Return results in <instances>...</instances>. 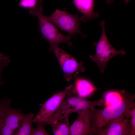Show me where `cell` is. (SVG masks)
<instances>
[{
  "label": "cell",
  "mask_w": 135,
  "mask_h": 135,
  "mask_svg": "<svg viewBox=\"0 0 135 135\" xmlns=\"http://www.w3.org/2000/svg\"><path fill=\"white\" fill-rule=\"evenodd\" d=\"M122 99L117 103L102 109L90 108L92 126L90 135H96L98 131L107 125L125 118H130V111L135 107V95L122 90Z\"/></svg>",
  "instance_id": "cell-1"
},
{
  "label": "cell",
  "mask_w": 135,
  "mask_h": 135,
  "mask_svg": "<svg viewBox=\"0 0 135 135\" xmlns=\"http://www.w3.org/2000/svg\"><path fill=\"white\" fill-rule=\"evenodd\" d=\"M103 102L102 99L90 101L78 96L76 89L73 86L55 114L52 124L62 115L66 113L70 114L77 112L97 105L101 106Z\"/></svg>",
  "instance_id": "cell-2"
},
{
  "label": "cell",
  "mask_w": 135,
  "mask_h": 135,
  "mask_svg": "<svg viewBox=\"0 0 135 135\" xmlns=\"http://www.w3.org/2000/svg\"><path fill=\"white\" fill-rule=\"evenodd\" d=\"M11 100L5 98L2 101L0 113V135H14L25 114L21 110L14 109L10 106Z\"/></svg>",
  "instance_id": "cell-3"
},
{
  "label": "cell",
  "mask_w": 135,
  "mask_h": 135,
  "mask_svg": "<svg viewBox=\"0 0 135 135\" xmlns=\"http://www.w3.org/2000/svg\"><path fill=\"white\" fill-rule=\"evenodd\" d=\"M100 25L102 31L100 40L98 42L94 44L96 47V54L94 56L90 55L89 57L97 64L101 72H103L111 58L119 54H124L126 52L123 50H116L112 47L109 42L106 33L104 22L102 21Z\"/></svg>",
  "instance_id": "cell-4"
},
{
  "label": "cell",
  "mask_w": 135,
  "mask_h": 135,
  "mask_svg": "<svg viewBox=\"0 0 135 135\" xmlns=\"http://www.w3.org/2000/svg\"><path fill=\"white\" fill-rule=\"evenodd\" d=\"M36 16L38 20V29L42 35V38L45 39L48 42L50 52L61 43L66 44L69 46L72 45L70 41L71 35L62 34L52 22L47 19L42 12L38 14Z\"/></svg>",
  "instance_id": "cell-5"
},
{
  "label": "cell",
  "mask_w": 135,
  "mask_h": 135,
  "mask_svg": "<svg viewBox=\"0 0 135 135\" xmlns=\"http://www.w3.org/2000/svg\"><path fill=\"white\" fill-rule=\"evenodd\" d=\"M73 86L71 84L68 86L63 91L54 94L47 100L41 106L33 122H42L46 125H51L55 114Z\"/></svg>",
  "instance_id": "cell-6"
},
{
  "label": "cell",
  "mask_w": 135,
  "mask_h": 135,
  "mask_svg": "<svg viewBox=\"0 0 135 135\" xmlns=\"http://www.w3.org/2000/svg\"><path fill=\"white\" fill-rule=\"evenodd\" d=\"M46 17L49 21L54 23L60 29L70 35L78 34L83 37H86L80 30V21L78 12L73 15L67 13L66 9L62 10L56 9L51 15Z\"/></svg>",
  "instance_id": "cell-7"
},
{
  "label": "cell",
  "mask_w": 135,
  "mask_h": 135,
  "mask_svg": "<svg viewBox=\"0 0 135 135\" xmlns=\"http://www.w3.org/2000/svg\"><path fill=\"white\" fill-rule=\"evenodd\" d=\"M52 52L57 58L64 72V77L67 81H71L79 73L85 70L82 62H78L72 56L58 46L54 48Z\"/></svg>",
  "instance_id": "cell-8"
},
{
  "label": "cell",
  "mask_w": 135,
  "mask_h": 135,
  "mask_svg": "<svg viewBox=\"0 0 135 135\" xmlns=\"http://www.w3.org/2000/svg\"><path fill=\"white\" fill-rule=\"evenodd\" d=\"M77 116L70 126V135H90L92 126L90 108L78 112Z\"/></svg>",
  "instance_id": "cell-9"
},
{
  "label": "cell",
  "mask_w": 135,
  "mask_h": 135,
  "mask_svg": "<svg viewBox=\"0 0 135 135\" xmlns=\"http://www.w3.org/2000/svg\"><path fill=\"white\" fill-rule=\"evenodd\" d=\"M129 118L110 123L99 130L96 135H131L132 128Z\"/></svg>",
  "instance_id": "cell-10"
},
{
  "label": "cell",
  "mask_w": 135,
  "mask_h": 135,
  "mask_svg": "<svg viewBox=\"0 0 135 135\" xmlns=\"http://www.w3.org/2000/svg\"><path fill=\"white\" fill-rule=\"evenodd\" d=\"M94 0H72V3L84 16L80 18V21H85L98 17L99 13L94 11Z\"/></svg>",
  "instance_id": "cell-11"
},
{
  "label": "cell",
  "mask_w": 135,
  "mask_h": 135,
  "mask_svg": "<svg viewBox=\"0 0 135 135\" xmlns=\"http://www.w3.org/2000/svg\"><path fill=\"white\" fill-rule=\"evenodd\" d=\"M70 114L66 113L60 116L51 124L53 134L70 135Z\"/></svg>",
  "instance_id": "cell-12"
},
{
  "label": "cell",
  "mask_w": 135,
  "mask_h": 135,
  "mask_svg": "<svg viewBox=\"0 0 135 135\" xmlns=\"http://www.w3.org/2000/svg\"><path fill=\"white\" fill-rule=\"evenodd\" d=\"M34 115L33 112L25 114L14 135H32L34 129L32 125Z\"/></svg>",
  "instance_id": "cell-13"
},
{
  "label": "cell",
  "mask_w": 135,
  "mask_h": 135,
  "mask_svg": "<svg viewBox=\"0 0 135 135\" xmlns=\"http://www.w3.org/2000/svg\"><path fill=\"white\" fill-rule=\"evenodd\" d=\"M42 2V0H20L18 5L23 8L28 9L30 15L36 16L43 12Z\"/></svg>",
  "instance_id": "cell-14"
},
{
  "label": "cell",
  "mask_w": 135,
  "mask_h": 135,
  "mask_svg": "<svg viewBox=\"0 0 135 135\" xmlns=\"http://www.w3.org/2000/svg\"><path fill=\"white\" fill-rule=\"evenodd\" d=\"M75 84L78 96L82 97L88 96L97 90L90 82L86 80L77 78Z\"/></svg>",
  "instance_id": "cell-15"
},
{
  "label": "cell",
  "mask_w": 135,
  "mask_h": 135,
  "mask_svg": "<svg viewBox=\"0 0 135 135\" xmlns=\"http://www.w3.org/2000/svg\"><path fill=\"white\" fill-rule=\"evenodd\" d=\"M122 99L120 92L110 91L107 92L105 96V103L106 106L112 105L118 103Z\"/></svg>",
  "instance_id": "cell-16"
},
{
  "label": "cell",
  "mask_w": 135,
  "mask_h": 135,
  "mask_svg": "<svg viewBox=\"0 0 135 135\" xmlns=\"http://www.w3.org/2000/svg\"><path fill=\"white\" fill-rule=\"evenodd\" d=\"M37 126L34 128L32 135H48L49 134L46 130L45 126L46 125L42 122H36Z\"/></svg>",
  "instance_id": "cell-17"
},
{
  "label": "cell",
  "mask_w": 135,
  "mask_h": 135,
  "mask_svg": "<svg viewBox=\"0 0 135 135\" xmlns=\"http://www.w3.org/2000/svg\"><path fill=\"white\" fill-rule=\"evenodd\" d=\"M10 61V56H5L2 53H0V85L3 84L4 83L0 79L1 74L3 68L8 65V64Z\"/></svg>",
  "instance_id": "cell-18"
},
{
  "label": "cell",
  "mask_w": 135,
  "mask_h": 135,
  "mask_svg": "<svg viewBox=\"0 0 135 135\" xmlns=\"http://www.w3.org/2000/svg\"><path fill=\"white\" fill-rule=\"evenodd\" d=\"M130 115L131 118L130 122L132 128L131 135L135 134V108H132L130 111Z\"/></svg>",
  "instance_id": "cell-19"
},
{
  "label": "cell",
  "mask_w": 135,
  "mask_h": 135,
  "mask_svg": "<svg viewBox=\"0 0 135 135\" xmlns=\"http://www.w3.org/2000/svg\"><path fill=\"white\" fill-rule=\"evenodd\" d=\"M126 4L128 3L130 0H124ZM112 0H106V2L108 3H110L112 2Z\"/></svg>",
  "instance_id": "cell-20"
},
{
  "label": "cell",
  "mask_w": 135,
  "mask_h": 135,
  "mask_svg": "<svg viewBox=\"0 0 135 135\" xmlns=\"http://www.w3.org/2000/svg\"><path fill=\"white\" fill-rule=\"evenodd\" d=\"M2 102H0V112L2 108Z\"/></svg>",
  "instance_id": "cell-21"
}]
</instances>
